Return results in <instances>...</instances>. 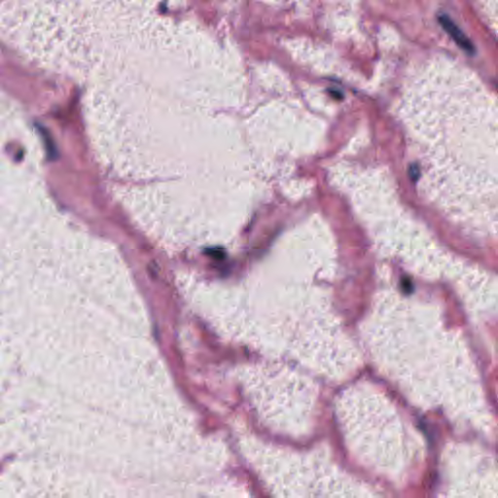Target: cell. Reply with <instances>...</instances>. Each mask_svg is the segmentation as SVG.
<instances>
[{
  "instance_id": "cell-1",
  "label": "cell",
  "mask_w": 498,
  "mask_h": 498,
  "mask_svg": "<svg viewBox=\"0 0 498 498\" xmlns=\"http://www.w3.org/2000/svg\"><path fill=\"white\" fill-rule=\"evenodd\" d=\"M441 22L443 24V26L447 29V30H449V32L451 34H453L454 39L461 45L463 48L467 49V50H471L472 49V46L469 43L468 40L466 39V37L464 36V34L460 31V30L454 25V23H453L448 17L446 16H443L441 18Z\"/></svg>"
}]
</instances>
